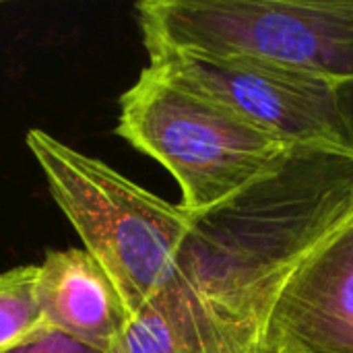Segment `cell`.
Masks as SVG:
<instances>
[{"label": "cell", "instance_id": "5", "mask_svg": "<svg viewBox=\"0 0 353 353\" xmlns=\"http://www.w3.org/2000/svg\"><path fill=\"white\" fill-rule=\"evenodd\" d=\"M159 79L223 108L292 147L350 151L337 85L254 58H217L182 50H147Z\"/></svg>", "mask_w": 353, "mask_h": 353}, {"label": "cell", "instance_id": "1", "mask_svg": "<svg viewBox=\"0 0 353 353\" xmlns=\"http://www.w3.org/2000/svg\"><path fill=\"white\" fill-rule=\"evenodd\" d=\"M352 223L353 153L294 147L232 199L190 213L176 279L261 347L290 277Z\"/></svg>", "mask_w": 353, "mask_h": 353}, {"label": "cell", "instance_id": "4", "mask_svg": "<svg viewBox=\"0 0 353 353\" xmlns=\"http://www.w3.org/2000/svg\"><path fill=\"white\" fill-rule=\"evenodd\" d=\"M116 132L174 176L188 213L232 199L294 149L147 66L120 97Z\"/></svg>", "mask_w": 353, "mask_h": 353}, {"label": "cell", "instance_id": "9", "mask_svg": "<svg viewBox=\"0 0 353 353\" xmlns=\"http://www.w3.org/2000/svg\"><path fill=\"white\" fill-rule=\"evenodd\" d=\"M48 329L37 296V265L0 273V353L39 337Z\"/></svg>", "mask_w": 353, "mask_h": 353}, {"label": "cell", "instance_id": "3", "mask_svg": "<svg viewBox=\"0 0 353 353\" xmlns=\"http://www.w3.org/2000/svg\"><path fill=\"white\" fill-rule=\"evenodd\" d=\"M147 50L254 58L353 81V0H145L134 6Z\"/></svg>", "mask_w": 353, "mask_h": 353}, {"label": "cell", "instance_id": "2", "mask_svg": "<svg viewBox=\"0 0 353 353\" xmlns=\"http://www.w3.org/2000/svg\"><path fill=\"white\" fill-rule=\"evenodd\" d=\"M25 143L83 248L137 316L176 281L190 213L41 128H31Z\"/></svg>", "mask_w": 353, "mask_h": 353}, {"label": "cell", "instance_id": "7", "mask_svg": "<svg viewBox=\"0 0 353 353\" xmlns=\"http://www.w3.org/2000/svg\"><path fill=\"white\" fill-rule=\"evenodd\" d=\"M37 296L50 329L101 353L130 327V312L101 265L85 248L52 250L37 265Z\"/></svg>", "mask_w": 353, "mask_h": 353}, {"label": "cell", "instance_id": "6", "mask_svg": "<svg viewBox=\"0 0 353 353\" xmlns=\"http://www.w3.org/2000/svg\"><path fill=\"white\" fill-rule=\"evenodd\" d=\"M261 353H353V223L290 277L267 319Z\"/></svg>", "mask_w": 353, "mask_h": 353}, {"label": "cell", "instance_id": "10", "mask_svg": "<svg viewBox=\"0 0 353 353\" xmlns=\"http://www.w3.org/2000/svg\"><path fill=\"white\" fill-rule=\"evenodd\" d=\"M4 353H101L60 331H54V329H48L46 333H41L39 337L14 347V350H8Z\"/></svg>", "mask_w": 353, "mask_h": 353}, {"label": "cell", "instance_id": "8", "mask_svg": "<svg viewBox=\"0 0 353 353\" xmlns=\"http://www.w3.org/2000/svg\"><path fill=\"white\" fill-rule=\"evenodd\" d=\"M108 353H261V347L228 327L176 279L132 316L122 341Z\"/></svg>", "mask_w": 353, "mask_h": 353}, {"label": "cell", "instance_id": "11", "mask_svg": "<svg viewBox=\"0 0 353 353\" xmlns=\"http://www.w3.org/2000/svg\"><path fill=\"white\" fill-rule=\"evenodd\" d=\"M337 97H339L341 118H343V124H345V130L350 137V147L353 151V81L337 85Z\"/></svg>", "mask_w": 353, "mask_h": 353}]
</instances>
